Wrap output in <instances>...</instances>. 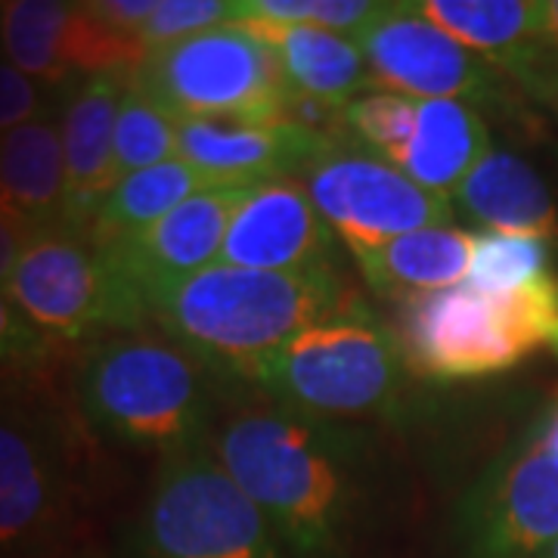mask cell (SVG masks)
Returning a JSON list of instances; mask_svg holds the SVG:
<instances>
[{"instance_id":"cell-14","label":"cell","mask_w":558,"mask_h":558,"mask_svg":"<svg viewBox=\"0 0 558 558\" xmlns=\"http://www.w3.org/2000/svg\"><path fill=\"white\" fill-rule=\"evenodd\" d=\"M218 264L270 274L341 270L339 236L319 218L299 180H267L252 186L240 205Z\"/></svg>"},{"instance_id":"cell-1","label":"cell","mask_w":558,"mask_h":558,"mask_svg":"<svg viewBox=\"0 0 558 558\" xmlns=\"http://www.w3.org/2000/svg\"><path fill=\"white\" fill-rule=\"evenodd\" d=\"M211 450L289 558H351L376 484V440L267 400L227 407Z\"/></svg>"},{"instance_id":"cell-30","label":"cell","mask_w":558,"mask_h":558,"mask_svg":"<svg viewBox=\"0 0 558 558\" xmlns=\"http://www.w3.org/2000/svg\"><path fill=\"white\" fill-rule=\"evenodd\" d=\"M44 90H47L44 84L22 75L20 69L7 60H0V134L57 112L62 97L53 102Z\"/></svg>"},{"instance_id":"cell-6","label":"cell","mask_w":558,"mask_h":558,"mask_svg":"<svg viewBox=\"0 0 558 558\" xmlns=\"http://www.w3.org/2000/svg\"><path fill=\"white\" fill-rule=\"evenodd\" d=\"M119 558H289L270 521L211 447L159 459L149 490L121 527Z\"/></svg>"},{"instance_id":"cell-3","label":"cell","mask_w":558,"mask_h":558,"mask_svg":"<svg viewBox=\"0 0 558 558\" xmlns=\"http://www.w3.org/2000/svg\"><path fill=\"white\" fill-rule=\"evenodd\" d=\"M233 395L242 391L153 326L81 351L72 376L81 428L159 459L211 447Z\"/></svg>"},{"instance_id":"cell-24","label":"cell","mask_w":558,"mask_h":558,"mask_svg":"<svg viewBox=\"0 0 558 558\" xmlns=\"http://www.w3.org/2000/svg\"><path fill=\"white\" fill-rule=\"evenodd\" d=\"M208 186L211 183L183 159L161 161L156 168L134 171L116 183V190L106 196L100 215L94 218L87 233L102 245H119L149 230L156 220L171 215L178 205L193 199Z\"/></svg>"},{"instance_id":"cell-20","label":"cell","mask_w":558,"mask_h":558,"mask_svg":"<svg viewBox=\"0 0 558 558\" xmlns=\"http://www.w3.org/2000/svg\"><path fill=\"white\" fill-rule=\"evenodd\" d=\"M487 233L558 240V208L539 174L506 149H490L450 196Z\"/></svg>"},{"instance_id":"cell-7","label":"cell","mask_w":558,"mask_h":558,"mask_svg":"<svg viewBox=\"0 0 558 558\" xmlns=\"http://www.w3.org/2000/svg\"><path fill=\"white\" fill-rule=\"evenodd\" d=\"M3 292L60 348H94L149 329V304L116 252L78 230H44L22 248Z\"/></svg>"},{"instance_id":"cell-18","label":"cell","mask_w":558,"mask_h":558,"mask_svg":"<svg viewBox=\"0 0 558 558\" xmlns=\"http://www.w3.org/2000/svg\"><path fill=\"white\" fill-rule=\"evenodd\" d=\"M236 22L274 47L286 90L295 106V121H301L304 109L339 116L351 100L379 90L354 38L314 25L255 20V16H236Z\"/></svg>"},{"instance_id":"cell-31","label":"cell","mask_w":558,"mask_h":558,"mask_svg":"<svg viewBox=\"0 0 558 558\" xmlns=\"http://www.w3.org/2000/svg\"><path fill=\"white\" fill-rule=\"evenodd\" d=\"M159 0H90V10L106 25L119 28L124 35H140V28L156 13Z\"/></svg>"},{"instance_id":"cell-13","label":"cell","mask_w":558,"mask_h":558,"mask_svg":"<svg viewBox=\"0 0 558 558\" xmlns=\"http://www.w3.org/2000/svg\"><path fill=\"white\" fill-rule=\"evenodd\" d=\"M0 53L22 75L50 90L116 69H137L146 57L137 35H124L90 10L65 0H3Z\"/></svg>"},{"instance_id":"cell-29","label":"cell","mask_w":558,"mask_h":558,"mask_svg":"<svg viewBox=\"0 0 558 558\" xmlns=\"http://www.w3.org/2000/svg\"><path fill=\"white\" fill-rule=\"evenodd\" d=\"M60 344L40 332L22 307L0 289V373L35 376L60 357Z\"/></svg>"},{"instance_id":"cell-35","label":"cell","mask_w":558,"mask_h":558,"mask_svg":"<svg viewBox=\"0 0 558 558\" xmlns=\"http://www.w3.org/2000/svg\"><path fill=\"white\" fill-rule=\"evenodd\" d=\"M543 44L558 53V0H543Z\"/></svg>"},{"instance_id":"cell-19","label":"cell","mask_w":558,"mask_h":558,"mask_svg":"<svg viewBox=\"0 0 558 558\" xmlns=\"http://www.w3.org/2000/svg\"><path fill=\"white\" fill-rule=\"evenodd\" d=\"M0 211L28 233L65 223V159L60 109L0 134Z\"/></svg>"},{"instance_id":"cell-4","label":"cell","mask_w":558,"mask_h":558,"mask_svg":"<svg viewBox=\"0 0 558 558\" xmlns=\"http://www.w3.org/2000/svg\"><path fill=\"white\" fill-rule=\"evenodd\" d=\"M395 336L416 381L457 385L515 369L537 351L558 354V279L490 295L469 282L395 304Z\"/></svg>"},{"instance_id":"cell-26","label":"cell","mask_w":558,"mask_h":558,"mask_svg":"<svg viewBox=\"0 0 558 558\" xmlns=\"http://www.w3.org/2000/svg\"><path fill=\"white\" fill-rule=\"evenodd\" d=\"M549 277V242L512 233H478L472 236L469 286L490 295H506Z\"/></svg>"},{"instance_id":"cell-22","label":"cell","mask_w":558,"mask_h":558,"mask_svg":"<svg viewBox=\"0 0 558 558\" xmlns=\"http://www.w3.org/2000/svg\"><path fill=\"white\" fill-rule=\"evenodd\" d=\"M366 286L395 304L453 289L469 277L472 236L457 227H428L354 255Z\"/></svg>"},{"instance_id":"cell-36","label":"cell","mask_w":558,"mask_h":558,"mask_svg":"<svg viewBox=\"0 0 558 558\" xmlns=\"http://www.w3.org/2000/svg\"><path fill=\"white\" fill-rule=\"evenodd\" d=\"M539 558H558V539L556 543H553V546H549V549H546V553H543V556Z\"/></svg>"},{"instance_id":"cell-16","label":"cell","mask_w":558,"mask_h":558,"mask_svg":"<svg viewBox=\"0 0 558 558\" xmlns=\"http://www.w3.org/2000/svg\"><path fill=\"white\" fill-rule=\"evenodd\" d=\"M329 131L301 121L178 119L180 159L211 186H258L267 180L299 178Z\"/></svg>"},{"instance_id":"cell-11","label":"cell","mask_w":558,"mask_h":558,"mask_svg":"<svg viewBox=\"0 0 558 558\" xmlns=\"http://www.w3.org/2000/svg\"><path fill=\"white\" fill-rule=\"evenodd\" d=\"M465 558H539L558 539V457L527 428L459 502Z\"/></svg>"},{"instance_id":"cell-5","label":"cell","mask_w":558,"mask_h":558,"mask_svg":"<svg viewBox=\"0 0 558 558\" xmlns=\"http://www.w3.org/2000/svg\"><path fill=\"white\" fill-rule=\"evenodd\" d=\"M410 381L395 329L357 299L264 360L248 391L299 416L357 422L398 416Z\"/></svg>"},{"instance_id":"cell-33","label":"cell","mask_w":558,"mask_h":558,"mask_svg":"<svg viewBox=\"0 0 558 558\" xmlns=\"http://www.w3.org/2000/svg\"><path fill=\"white\" fill-rule=\"evenodd\" d=\"M32 236H35V233H28L20 220L10 218L7 211H0V289L7 286V279H10L16 260H20L22 248L28 245Z\"/></svg>"},{"instance_id":"cell-23","label":"cell","mask_w":558,"mask_h":558,"mask_svg":"<svg viewBox=\"0 0 558 558\" xmlns=\"http://www.w3.org/2000/svg\"><path fill=\"white\" fill-rule=\"evenodd\" d=\"M450 38L512 75L543 47V0H413Z\"/></svg>"},{"instance_id":"cell-15","label":"cell","mask_w":558,"mask_h":558,"mask_svg":"<svg viewBox=\"0 0 558 558\" xmlns=\"http://www.w3.org/2000/svg\"><path fill=\"white\" fill-rule=\"evenodd\" d=\"M134 69L75 81L62 90L60 131L65 159V230L87 233L116 190V119Z\"/></svg>"},{"instance_id":"cell-12","label":"cell","mask_w":558,"mask_h":558,"mask_svg":"<svg viewBox=\"0 0 558 558\" xmlns=\"http://www.w3.org/2000/svg\"><path fill=\"white\" fill-rule=\"evenodd\" d=\"M354 40L379 90L413 100H459L475 109L502 97L497 65L425 20L416 3H379V13Z\"/></svg>"},{"instance_id":"cell-9","label":"cell","mask_w":558,"mask_h":558,"mask_svg":"<svg viewBox=\"0 0 558 558\" xmlns=\"http://www.w3.org/2000/svg\"><path fill=\"white\" fill-rule=\"evenodd\" d=\"M134 81L174 119L295 121L274 47L240 22L146 50Z\"/></svg>"},{"instance_id":"cell-21","label":"cell","mask_w":558,"mask_h":558,"mask_svg":"<svg viewBox=\"0 0 558 558\" xmlns=\"http://www.w3.org/2000/svg\"><path fill=\"white\" fill-rule=\"evenodd\" d=\"M490 131L475 106L459 100H418L410 140L395 168L422 190L450 199L465 174L490 153Z\"/></svg>"},{"instance_id":"cell-8","label":"cell","mask_w":558,"mask_h":558,"mask_svg":"<svg viewBox=\"0 0 558 558\" xmlns=\"http://www.w3.org/2000/svg\"><path fill=\"white\" fill-rule=\"evenodd\" d=\"M75 422L38 388L0 385V556L57 546L78 521Z\"/></svg>"},{"instance_id":"cell-32","label":"cell","mask_w":558,"mask_h":558,"mask_svg":"<svg viewBox=\"0 0 558 558\" xmlns=\"http://www.w3.org/2000/svg\"><path fill=\"white\" fill-rule=\"evenodd\" d=\"M512 78H519L524 87H534L543 97H553L558 102V53L543 44L531 60L512 72Z\"/></svg>"},{"instance_id":"cell-28","label":"cell","mask_w":558,"mask_h":558,"mask_svg":"<svg viewBox=\"0 0 558 558\" xmlns=\"http://www.w3.org/2000/svg\"><path fill=\"white\" fill-rule=\"evenodd\" d=\"M240 3L233 0H159L156 13L140 28L143 50H156L174 40H186L202 32L236 22Z\"/></svg>"},{"instance_id":"cell-17","label":"cell","mask_w":558,"mask_h":558,"mask_svg":"<svg viewBox=\"0 0 558 558\" xmlns=\"http://www.w3.org/2000/svg\"><path fill=\"white\" fill-rule=\"evenodd\" d=\"M248 193L252 186H208L149 230L109 245L128 277L137 282L146 304L161 289L218 264L227 230Z\"/></svg>"},{"instance_id":"cell-34","label":"cell","mask_w":558,"mask_h":558,"mask_svg":"<svg viewBox=\"0 0 558 558\" xmlns=\"http://www.w3.org/2000/svg\"><path fill=\"white\" fill-rule=\"evenodd\" d=\"M531 432L537 435L539 444H543L549 453H556L558 457V388L553 391V398H549V403H546V410L531 422Z\"/></svg>"},{"instance_id":"cell-2","label":"cell","mask_w":558,"mask_h":558,"mask_svg":"<svg viewBox=\"0 0 558 558\" xmlns=\"http://www.w3.org/2000/svg\"><path fill=\"white\" fill-rule=\"evenodd\" d=\"M357 299L341 270L270 274L211 264L156 292L149 317L220 381L248 391L264 360Z\"/></svg>"},{"instance_id":"cell-25","label":"cell","mask_w":558,"mask_h":558,"mask_svg":"<svg viewBox=\"0 0 558 558\" xmlns=\"http://www.w3.org/2000/svg\"><path fill=\"white\" fill-rule=\"evenodd\" d=\"M171 159H180L178 119L131 78L124 97H121L119 119H116L119 180Z\"/></svg>"},{"instance_id":"cell-10","label":"cell","mask_w":558,"mask_h":558,"mask_svg":"<svg viewBox=\"0 0 558 558\" xmlns=\"http://www.w3.org/2000/svg\"><path fill=\"white\" fill-rule=\"evenodd\" d=\"M299 180L319 218L351 255L416 230L450 227L453 218V202L422 190L391 161L373 156L339 131L319 140Z\"/></svg>"},{"instance_id":"cell-27","label":"cell","mask_w":558,"mask_h":558,"mask_svg":"<svg viewBox=\"0 0 558 558\" xmlns=\"http://www.w3.org/2000/svg\"><path fill=\"white\" fill-rule=\"evenodd\" d=\"M379 13L373 0H240L236 16L314 25L336 35H357Z\"/></svg>"}]
</instances>
